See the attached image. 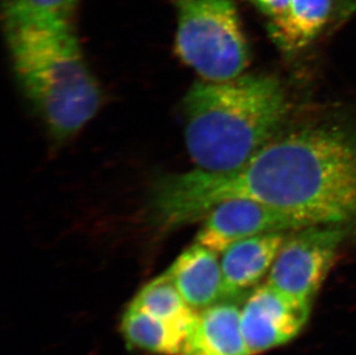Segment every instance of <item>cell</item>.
Here are the masks:
<instances>
[{"label": "cell", "instance_id": "277c9868", "mask_svg": "<svg viewBox=\"0 0 356 355\" xmlns=\"http://www.w3.org/2000/svg\"><path fill=\"white\" fill-rule=\"evenodd\" d=\"M175 52L204 81L242 75L248 45L233 0H177Z\"/></svg>", "mask_w": 356, "mask_h": 355}, {"label": "cell", "instance_id": "5b68a950", "mask_svg": "<svg viewBox=\"0 0 356 355\" xmlns=\"http://www.w3.org/2000/svg\"><path fill=\"white\" fill-rule=\"evenodd\" d=\"M346 232L343 224L313 225L291 232L266 282L292 298L313 303Z\"/></svg>", "mask_w": 356, "mask_h": 355}, {"label": "cell", "instance_id": "8992f818", "mask_svg": "<svg viewBox=\"0 0 356 355\" xmlns=\"http://www.w3.org/2000/svg\"><path fill=\"white\" fill-rule=\"evenodd\" d=\"M313 303L282 293L268 283L252 290L241 307L242 335L249 355L292 342L309 321Z\"/></svg>", "mask_w": 356, "mask_h": 355}, {"label": "cell", "instance_id": "9c48e42d", "mask_svg": "<svg viewBox=\"0 0 356 355\" xmlns=\"http://www.w3.org/2000/svg\"><path fill=\"white\" fill-rule=\"evenodd\" d=\"M217 254L195 242L165 271L186 303L196 312L224 301L222 267Z\"/></svg>", "mask_w": 356, "mask_h": 355}, {"label": "cell", "instance_id": "3957f363", "mask_svg": "<svg viewBox=\"0 0 356 355\" xmlns=\"http://www.w3.org/2000/svg\"><path fill=\"white\" fill-rule=\"evenodd\" d=\"M286 113L285 93L273 77L195 82L182 102L187 151L197 168L232 171L275 138Z\"/></svg>", "mask_w": 356, "mask_h": 355}, {"label": "cell", "instance_id": "52a82bcc", "mask_svg": "<svg viewBox=\"0 0 356 355\" xmlns=\"http://www.w3.org/2000/svg\"><path fill=\"white\" fill-rule=\"evenodd\" d=\"M203 219L196 242L216 253H222L233 244L255 235L307 228L279 209L247 198L222 202Z\"/></svg>", "mask_w": 356, "mask_h": 355}, {"label": "cell", "instance_id": "4fadbf2b", "mask_svg": "<svg viewBox=\"0 0 356 355\" xmlns=\"http://www.w3.org/2000/svg\"><path fill=\"white\" fill-rule=\"evenodd\" d=\"M129 305L181 329L187 335L197 315V312L186 303L165 272L145 284Z\"/></svg>", "mask_w": 356, "mask_h": 355}, {"label": "cell", "instance_id": "5bb4252c", "mask_svg": "<svg viewBox=\"0 0 356 355\" xmlns=\"http://www.w3.org/2000/svg\"><path fill=\"white\" fill-rule=\"evenodd\" d=\"M35 10L71 20L79 0H14Z\"/></svg>", "mask_w": 356, "mask_h": 355}, {"label": "cell", "instance_id": "7a4b0ae2", "mask_svg": "<svg viewBox=\"0 0 356 355\" xmlns=\"http://www.w3.org/2000/svg\"><path fill=\"white\" fill-rule=\"evenodd\" d=\"M3 29L28 101L56 140L73 138L97 114L102 93L71 20L6 0Z\"/></svg>", "mask_w": 356, "mask_h": 355}, {"label": "cell", "instance_id": "30bf717a", "mask_svg": "<svg viewBox=\"0 0 356 355\" xmlns=\"http://www.w3.org/2000/svg\"><path fill=\"white\" fill-rule=\"evenodd\" d=\"M181 355H249L238 302H218L197 312Z\"/></svg>", "mask_w": 356, "mask_h": 355}, {"label": "cell", "instance_id": "6da1fadb", "mask_svg": "<svg viewBox=\"0 0 356 355\" xmlns=\"http://www.w3.org/2000/svg\"><path fill=\"white\" fill-rule=\"evenodd\" d=\"M233 198L271 205L306 226L356 219V139L333 128L273 138L240 168L165 175L152 184L148 214L161 230L203 221Z\"/></svg>", "mask_w": 356, "mask_h": 355}, {"label": "cell", "instance_id": "7c38bea8", "mask_svg": "<svg viewBox=\"0 0 356 355\" xmlns=\"http://www.w3.org/2000/svg\"><path fill=\"white\" fill-rule=\"evenodd\" d=\"M120 332L131 349L155 355H181L187 332L128 306L121 316Z\"/></svg>", "mask_w": 356, "mask_h": 355}, {"label": "cell", "instance_id": "8fae6325", "mask_svg": "<svg viewBox=\"0 0 356 355\" xmlns=\"http://www.w3.org/2000/svg\"><path fill=\"white\" fill-rule=\"evenodd\" d=\"M332 6L333 0H289L285 10L270 20V35L282 50H303L322 33Z\"/></svg>", "mask_w": 356, "mask_h": 355}, {"label": "cell", "instance_id": "ba28073f", "mask_svg": "<svg viewBox=\"0 0 356 355\" xmlns=\"http://www.w3.org/2000/svg\"><path fill=\"white\" fill-rule=\"evenodd\" d=\"M289 232H270L236 242L222 251L224 300L238 302L269 275Z\"/></svg>", "mask_w": 356, "mask_h": 355}, {"label": "cell", "instance_id": "9a60e30c", "mask_svg": "<svg viewBox=\"0 0 356 355\" xmlns=\"http://www.w3.org/2000/svg\"><path fill=\"white\" fill-rule=\"evenodd\" d=\"M259 8L263 14H266L270 20L278 17L285 10L289 0H249Z\"/></svg>", "mask_w": 356, "mask_h": 355}]
</instances>
